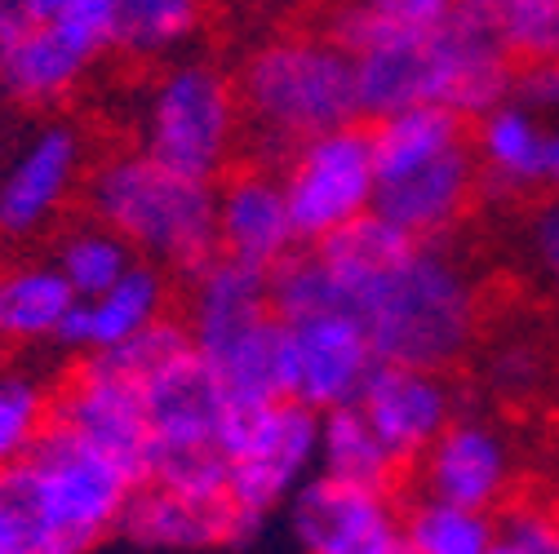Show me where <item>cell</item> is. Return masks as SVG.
<instances>
[{
    "label": "cell",
    "instance_id": "30",
    "mask_svg": "<svg viewBox=\"0 0 559 554\" xmlns=\"http://www.w3.org/2000/svg\"><path fill=\"white\" fill-rule=\"evenodd\" d=\"M271 306L280 320H302V315H316V311H342L337 302V285L324 266V257L311 249V253H289L271 275Z\"/></svg>",
    "mask_w": 559,
    "mask_h": 554
},
{
    "label": "cell",
    "instance_id": "45",
    "mask_svg": "<svg viewBox=\"0 0 559 554\" xmlns=\"http://www.w3.org/2000/svg\"><path fill=\"white\" fill-rule=\"evenodd\" d=\"M0 49H5V45H0Z\"/></svg>",
    "mask_w": 559,
    "mask_h": 554
},
{
    "label": "cell",
    "instance_id": "12",
    "mask_svg": "<svg viewBox=\"0 0 559 554\" xmlns=\"http://www.w3.org/2000/svg\"><path fill=\"white\" fill-rule=\"evenodd\" d=\"M138 390H143V418H147V466L169 453L223 448L231 404L195 346L152 369L138 382Z\"/></svg>",
    "mask_w": 559,
    "mask_h": 554
},
{
    "label": "cell",
    "instance_id": "19",
    "mask_svg": "<svg viewBox=\"0 0 559 554\" xmlns=\"http://www.w3.org/2000/svg\"><path fill=\"white\" fill-rule=\"evenodd\" d=\"M120 532L147 550H214L249 541L258 523L245 519L231 502H200L169 493L160 483H143L120 519Z\"/></svg>",
    "mask_w": 559,
    "mask_h": 554
},
{
    "label": "cell",
    "instance_id": "13",
    "mask_svg": "<svg viewBox=\"0 0 559 554\" xmlns=\"http://www.w3.org/2000/svg\"><path fill=\"white\" fill-rule=\"evenodd\" d=\"M515 448L511 439L484 418H457L440 431V439L417 457V479H423V493L453 502V506H471V510H488L498 515L511 493H515Z\"/></svg>",
    "mask_w": 559,
    "mask_h": 554
},
{
    "label": "cell",
    "instance_id": "11",
    "mask_svg": "<svg viewBox=\"0 0 559 554\" xmlns=\"http://www.w3.org/2000/svg\"><path fill=\"white\" fill-rule=\"evenodd\" d=\"M373 369L378 351L352 311L285 320V399H298L311 412L356 404Z\"/></svg>",
    "mask_w": 559,
    "mask_h": 554
},
{
    "label": "cell",
    "instance_id": "27",
    "mask_svg": "<svg viewBox=\"0 0 559 554\" xmlns=\"http://www.w3.org/2000/svg\"><path fill=\"white\" fill-rule=\"evenodd\" d=\"M200 0H116V49L129 58H169L200 32Z\"/></svg>",
    "mask_w": 559,
    "mask_h": 554
},
{
    "label": "cell",
    "instance_id": "42",
    "mask_svg": "<svg viewBox=\"0 0 559 554\" xmlns=\"http://www.w3.org/2000/svg\"><path fill=\"white\" fill-rule=\"evenodd\" d=\"M462 5H466V10H479V14H488V19H493V14L507 5V0H462Z\"/></svg>",
    "mask_w": 559,
    "mask_h": 554
},
{
    "label": "cell",
    "instance_id": "14",
    "mask_svg": "<svg viewBox=\"0 0 559 554\" xmlns=\"http://www.w3.org/2000/svg\"><path fill=\"white\" fill-rule=\"evenodd\" d=\"M53 422L76 431L81 439L116 453L147 479V418L143 390L129 373L107 364L103 356H85L72 377L53 395Z\"/></svg>",
    "mask_w": 559,
    "mask_h": 554
},
{
    "label": "cell",
    "instance_id": "21",
    "mask_svg": "<svg viewBox=\"0 0 559 554\" xmlns=\"http://www.w3.org/2000/svg\"><path fill=\"white\" fill-rule=\"evenodd\" d=\"M98 58L76 45L58 23H32L0 49V94L19 107L49 111L81 89Z\"/></svg>",
    "mask_w": 559,
    "mask_h": 554
},
{
    "label": "cell",
    "instance_id": "26",
    "mask_svg": "<svg viewBox=\"0 0 559 554\" xmlns=\"http://www.w3.org/2000/svg\"><path fill=\"white\" fill-rule=\"evenodd\" d=\"M400 537L408 554H488L498 545V515L423 493L400 515Z\"/></svg>",
    "mask_w": 559,
    "mask_h": 554
},
{
    "label": "cell",
    "instance_id": "1",
    "mask_svg": "<svg viewBox=\"0 0 559 554\" xmlns=\"http://www.w3.org/2000/svg\"><path fill=\"white\" fill-rule=\"evenodd\" d=\"M311 249L333 275L342 311L365 324L378 360L449 373L475 351L484 293L440 240H413L382 214H365Z\"/></svg>",
    "mask_w": 559,
    "mask_h": 554
},
{
    "label": "cell",
    "instance_id": "40",
    "mask_svg": "<svg viewBox=\"0 0 559 554\" xmlns=\"http://www.w3.org/2000/svg\"><path fill=\"white\" fill-rule=\"evenodd\" d=\"M356 554H408V545H404V537H400V528H395V532L378 537L373 545H365V550H356Z\"/></svg>",
    "mask_w": 559,
    "mask_h": 554
},
{
    "label": "cell",
    "instance_id": "3",
    "mask_svg": "<svg viewBox=\"0 0 559 554\" xmlns=\"http://www.w3.org/2000/svg\"><path fill=\"white\" fill-rule=\"evenodd\" d=\"M236 89L253 147L275 160L360 116L356 58L329 32H285L258 45L240 67Z\"/></svg>",
    "mask_w": 559,
    "mask_h": 554
},
{
    "label": "cell",
    "instance_id": "4",
    "mask_svg": "<svg viewBox=\"0 0 559 554\" xmlns=\"http://www.w3.org/2000/svg\"><path fill=\"white\" fill-rule=\"evenodd\" d=\"M85 209L124 236L138 257L169 270L195 275L209 257H218L214 182L187 178L143 147L111 152L94 173H85Z\"/></svg>",
    "mask_w": 559,
    "mask_h": 554
},
{
    "label": "cell",
    "instance_id": "7",
    "mask_svg": "<svg viewBox=\"0 0 559 554\" xmlns=\"http://www.w3.org/2000/svg\"><path fill=\"white\" fill-rule=\"evenodd\" d=\"M320 453V412L298 399H271L253 408H231L223 426L227 457V502L262 523L285 506L316 470Z\"/></svg>",
    "mask_w": 559,
    "mask_h": 554
},
{
    "label": "cell",
    "instance_id": "15",
    "mask_svg": "<svg viewBox=\"0 0 559 554\" xmlns=\"http://www.w3.org/2000/svg\"><path fill=\"white\" fill-rule=\"evenodd\" d=\"M218 214V253L258 270H275L289 253H298V227L289 214V195L275 169L245 165L214 182Z\"/></svg>",
    "mask_w": 559,
    "mask_h": 554
},
{
    "label": "cell",
    "instance_id": "22",
    "mask_svg": "<svg viewBox=\"0 0 559 554\" xmlns=\"http://www.w3.org/2000/svg\"><path fill=\"white\" fill-rule=\"evenodd\" d=\"M546 143H550V129H542L537 111L524 107L520 98L488 107L471 129L479 186L507 191V195L533 191L537 182H546Z\"/></svg>",
    "mask_w": 559,
    "mask_h": 554
},
{
    "label": "cell",
    "instance_id": "17",
    "mask_svg": "<svg viewBox=\"0 0 559 554\" xmlns=\"http://www.w3.org/2000/svg\"><path fill=\"white\" fill-rule=\"evenodd\" d=\"M187 333L191 346L200 351V360L223 356L227 346H236L240 337H249L253 328H262L275 306H271V285L266 270L245 266L236 257H209L195 275H187Z\"/></svg>",
    "mask_w": 559,
    "mask_h": 554
},
{
    "label": "cell",
    "instance_id": "34",
    "mask_svg": "<svg viewBox=\"0 0 559 554\" xmlns=\"http://www.w3.org/2000/svg\"><path fill=\"white\" fill-rule=\"evenodd\" d=\"M498 537L515 554H559V502H515L498 515Z\"/></svg>",
    "mask_w": 559,
    "mask_h": 554
},
{
    "label": "cell",
    "instance_id": "35",
    "mask_svg": "<svg viewBox=\"0 0 559 554\" xmlns=\"http://www.w3.org/2000/svg\"><path fill=\"white\" fill-rule=\"evenodd\" d=\"M511 98H520L524 107H533L537 116H559V58L546 62H524L515 72V89Z\"/></svg>",
    "mask_w": 559,
    "mask_h": 554
},
{
    "label": "cell",
    "instance_id": "2",
    "mask_svg": "<svg viewBox=\"0 0 559 554\" xmlns=\"http://www.w3.org/2000/svg\"><path fill=\"white\" fill-rule=\"evenodd\" d=\"M369 137L378 169L373 214L413 240H444L484 191L466 116L423 103L378 116Z\"/></svg>",
    "mask_w": 559,
    "mask_h": 554
},
{
    "label": "cell",
    "instance_id": "25",
    "mask_svg": "<svg viewBox=\"0 0 559 554\" xmlns=\"http://www.w3.org/2000/svg\"><path fill=\"white\" fill-rule=\"evenodd\" d=\"M204 364L218 377L231 408L285 399V320L271 315L262 328H253L249 337H240L236 346H227L223 356Z\"/></svg>",
    "mask_w": 559,
    "mask_h": 554
},
{
    "label": "cell",
    "instance_id": "36",
    "mask_svg": "<svg viewBox=\"0 0 559 554\" xmlns=\"http://www.w3.org/2000/svg\"><path fill=\"white\" fill-rule=\"evenodd\" d=\"M365 5L395 27H436L462 5V0H365Z\"/></svg>",
    "mask_w": 559,
    "mask_h": 554
},
{
    "label": "cell",
    "instance_id": "16",
    "mask_svg": "<svg viewBox=\"0 0 559 554\" xmlns=\"http://www.w3.org/2000/svg\"><path fill=\"white\" fill-rule=\"evenodd\" d=\"M356 404L365 408V418L373 422V431L382 435V444L395 453L400 466L423 457L440 439V431L457 418V395L440 369L391 364V360H378Z\"/></svg>",
    "mask_w": 559,
    "mask_h": 554
},
{
    "label": "cell",
    "instance_id": "5",
    "mask_svg": "<svg viewBox=\"0 0 559 554\" xmlns=\"http://www.w3.org/2000/svg\"><path fill=\"white\" fill-rule=\"evenodd\" d=\"M14 470L32 510L67 554H85L94 541L116 532L133 493L147 483L143 470H133L116 453L81 439L58 422Z\"/></svg>",
    "mask_w": 559,
    "mask_h": 554
},
{
    "label": "cell",
    "instance_id": "10",
    "mask_svg": "<svg viewBox=\"0 0 559 554\" xmlns=\"http://www.w3.org/2000/svg\"><path fill=\"white\" fill-rule=\"evenodd\" d=\"M85 186V137L49 120L0 169V244H27L49 231Z\"/></svg>",
    "mask_w": 559,
    "mask_h": 554
},
{
    "label": "cell",
    "instance_id": "39",
    "mask_svg": "<svg viewBox=\"0 0 559 554\" xmlns=\"http://www.w3.org/2000/svg\"><path fill=\"white\" fill-rule=\"evenodd\" d=\"M19 5L27 10V19H32V23H53L67 5H72V0H19Z\"/></svg>",
    "mask_w": 559,
    "mask_h": 554
},
{
    "label": "cell",
    "instance_id": "37",
    "mask_svg": "<svg viewBox=\"0 0 559 554\" xmlns=\"http://www.w3.org/2000/svg\"><path fill=\"white\" fill-rule=\"evenodd\" d=\"M533 257H537V270L546 275V285L559 298V200L542 204L533 218Z\"/></svg>",
    "mask_w": 559,
    "mask_h": 554
},
{
    "label": "cell",
    "instance_id": "18",
    "mask_svg": "<svg viewBox=\"0 0 559 554\" xmlns=\"http://www.w3.org/2000/svg\"><path fill=\"white\" fill-rule=\"evenodd\" d=\"M289 519L302 554H356L400 528L391 493L356 489L320 470L289 497Z\"/></svg>",
    "mask_w": 559,
    "mask_h": 554
},
{
    "label": "cell",
    "instance_id": "31",
    "mask_svg": "<svg viewBox=\"0 0 559 554\" xmlns=\"http://www.w3.org/2000/svg\"><path fill=\"white\" fill-rule=\"evenodd\" d=\"M493 27L515 62L559 58V0H507Z\"/></svg>",
    "mask_w": 559,
    "mask_h": 554
},
{
    "label": "cell",
    "instance_id": "9",
    "mask_svg": "<svg viewBox=\"0 0 559 554\" xmlns=\"http://www.w3.org/2000/svg\"><path fill=\"white\" fill-rule=\"evenodd\" d=\"M423 89L427 107H449L479 120L515 89V58L488 14L457 5L444 23L423 27Z\"/></svg>",
    "mask_w": 559,
    "mask_h": 554
},
{
    "label": "cell",
    "instance_id": "6",
    "mask_svg": "<svg viewBox=\"0 0 559 554\" xmlns=\"http://www.w3.org/2000/svg\"><path fill=\"white\" fill-rule=\"evenodd\" d=\"M240 129V89L209 58H178L160 67L138 116L143 152L200 182H218L227 173Z\"/></svg>",
    "mask_w": 559,
    "mask_h": 554
},
{
    "label": "cell",
    "instance_id": "24",
    "mask_svg": "<svg viewBox=\"0 0 559 554\" xmlns=\"http://www.w3.org/2000/svg\"><path fill=\"white\" fill-rule=\"evenodd\" d=\"M316 470L329 474V479H342V483H356V489H382V493H391V483H395V474L404 466L382 444V435L365 418V408L360 404H342V408L320 412Z\"/></svg>",
    "mask_w": 559,
    "mask_h": 554
},
{
    "label": "cell",
    "instance_id": "32",
    "mask_svg": "<svg viewBox=\"0 0 559 554\" xmlns=\"http://www.w3.org/2000/svg\"><path fill=\"white\" fill-rule=\"evenodd\" d=\"M0 554H67L32 510L19 470H0Z\"/></svg>",
    "mask_w": 559,
    "mask_h": 554
},
{
    "label": "cell",
    "instance_id": "38",
    "mask_svg": "<svg viewBox=\"0 0 559 554\" xmlns=\"http://www.w3.org/2000/svg\"><path fill=\"white\" fill-rule=\"evenodd\" d=\"M27 27H32V19H27V10L19 5V0H0V45H10Z\"/></svg>",
    "mask_w": 559,
    "mask_h": 554
},
{
    "label": "cell",
    "instance_id": "43",
    "mask_svg": "<svg viewBox=\"0 0 559 554\" xmlns=\"http://www.w3.org/2000/svg\"><path fill=\"white\" fill-rule=\"evenodd\" d=\"M488 554H515V550H511V545H507V541L498 537V545H493V550H488Z\"/></svg>",
    "mask_w": 559,
    "mask_h": 554
},
{
    "label": "cell",
    "instance_id": "41",
    "mask_svg": "<svg viewBox=\"0 0 559 554\" xmlns=\"http://www.w3.org/2000/svg\"><path fill=\"white\" fill-rule=\"evenodd\" d=\"M546 186L559 191V129L550 133V143H546Z\"/></svg>",
    "mask_w": 559,
    "mask_h": 554
},
{
    "label": "cell",
    "instance_id": "8",
    "mask_svg": "<svg viewBox=\"0 0 559 554\" xmlns=\"http://www.w3.org/2000/svg\"><path fill=\"white\" fill-rule=\"evenodd\" d=\"M289 195V214L302 244H320L333 231L352 227L373 214L378 169H373V137L365 124H337L307 143H298L280 169Z\"/></svg>",
    "mask_w": 559,
    "mask_h": 554
},
{
    "label": "cell",
    "instance_id": "29",
    "mask_svg": "<svg viewBox=\"0 0 559 554\" xmlns=\"http://www.w3.org/2000/svg\"><path fill=\"white\" fill-rule=\"evenodd\" d=\"M53 426V395L32 373H0V470L36 453Z\"/></svg>",
    "mask_w": 559,
    "mask_h": 554
},
{
    "label": "cell",
    "instance_id": "44",
    "mask_svg": "<svg viewBox=\"0 0 559 554\" xmlns=\"http://www.w3.org/2000/svg\"><path fill=\"white\" fill-rule=\"evenodd\" d=\"M0 98H5V94H0Z\"/></svg>",
    "mask_w": 559,
    "mask_h": 554
},
{
    "label": "cell",
    "instance_id": "20",
    "mask_svg": "<svg viewBox=\"0 0 559 554\" xmlns=\"http://www.w3.org/2000/svg\"><path fill=\"white\" fill-rule=\"evenodd\" d=\"M165 311H169V280L160 275L156 262H138L111 289L81 298L72 306V315H67L58 341L72 346V351H85V356L116 351V346L133 341L156 320H165Z\"/></svg>",
    "mask_w": 559,
    "mask_h": 554
},
{
    "label": "cell",
    "instance_id": "23",
    "mask_svg": "<svg viewBox=\"0 0 559 554\" xmlns=\"http://www.w3.org/2000/svg\"><path fill=\"white\" fill-rule=\"evenodd\" d=\"M76 289L62 270L40 257H14L0 266V346H40L58 341L67 315L76 306Z\"/></svg>",
    "mask_w": 559,
    "mask_h": 554
},
{
    "label": "cell",
    "instance_id": "33",
    "mask_svg": "<svg viewBox=\"0 0 559 554\" xmlns=\"http://www.w3.org/2000/svg\"><path fill=\"white\" fill-rule=\"evenodd\" d=\"M546 377V356L528 337H507L488 356V386L507 399H528Z\"/></svg>",
    "mask_w": 559,
    "mask_h": 554
},
{
    "label": "cell",
    "instance_id": "28",
    "mask_svg": "<svg viewBox=\"0 0 559 554\" xmlns=\"http://www.w3.org/2000/svg\"><path fill=\"white\" fill-rule=\"evenodd\" d=\"M53 266L62 270V280L76 289V298H94V293L111 289L129 266H138V253L124 236H116L111 227L90 218L72 231H62V240L53 244Z\"/></svg>",
    "mask_w": 559,
    "mask_h": 554
}]
</instances>
